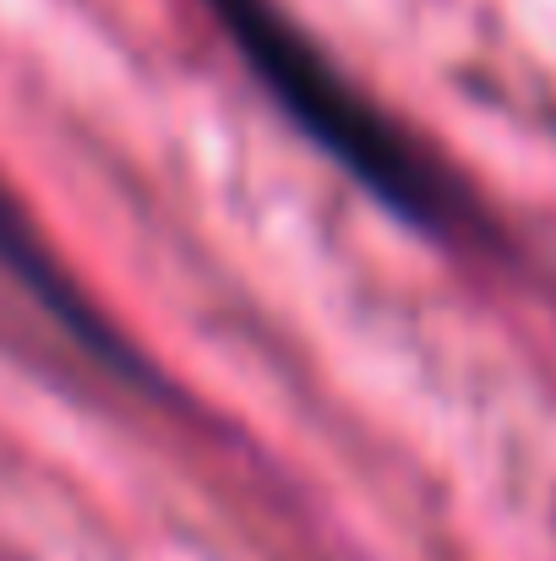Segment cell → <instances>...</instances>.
<instances>
[{
	"mask_svg": "<svg viewBox=\"0 0 556 561\" xmlns=\"http://www.w3.org/2000/svg\"><path fill=\"white\" fill-rule=\"evenodd\" d=\"M224 33L240 44L251 71L268 82L273 104L361 186L404 213L420 229H447L464 213V191L453 186L431 153H420L371 99L339 77V66L273 5V0H207Z\"/></svg>",
	"mask_w": 556,
	"mask_h": 561,
	"instance_id": "cell-1",
	"label": "cell"
},
{
	"mask_svg": "<svg viewBox=\"0 0 556 561\" xmlns=\"http://www.w3.org/2000/svg\"><path fill=\"white\" fill-rule=\"evenodd\" d=\"M0 267H11V273H16V278H22V284H27L38 300H44V311H49L60 328H71V333H77L88 350H99L104 360L115 355V339H110V333H104V328L82 311V300L66 289V278L55 273V262H49V256H44V245L33 240L27 218H22V213L5 202V191H0Z\"/></svg>",
	"mask_w": 556,
	"mask_h": 561,
	"instance_id": "cell-2",
	"label": "cell"
}]
</instances>
